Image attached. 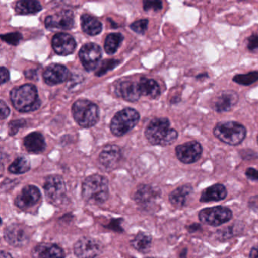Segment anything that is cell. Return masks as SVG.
I'll use <instances>...</instances> for the list:
<instances>
[{"label": "cell", "instance_id": "37", "mask_svg": "<svg viewBox=\"0 0 258 258\" xmlns=\"http://www.w3.org/2000/svg\"><path fill=\"white\" fill-rule=\"evenodd\" d=\"M247 48L250 52L258 49V34H251L247 40Z\"/></svg>", "mask_w": 258, "mask_h": 258}, {"label": "cell", "instance_id": "9", "mask_svg": "<svg viewBox=\"0 0 258 258\" xmlns=\"http://www.w3.org/2000/svg\"><path fill=\"white\" fill-rule=\"evenodd\" d=\"M202 151L203 149L200 143L192 140L176 146V155L178 159L183 164H193L200 159Z\"/></svg>", "mask_w": 258, "mask_h": 258}, {"label": "cell", "instance_id": "32", "mask_svg": "<svg viewBox=\"0 0 258 258\" xmlns=\"http://www.w3.org/2000/svg\"><path fill=\"white\" fill-rule=\"evenodd\" d=\"M120 63V61H118V60H105V61H102V64H100L99 69L96 71V76H102V75H105L107 72L112 70L116 66H118Z\"/></svg>", "mask_w": 258, "mask_h": 258}, {"label": "cell", "instance_id": "40", "mask_svg": "<svg viewBox=\"0 0 258 258\" xmlns=\"http://www.w3.org/2000/svg\"><path fill=\"white\" fill-rule=\"evenodd\" d=\"M0 73H1V84H5L10 80V72L5 67H1Z\"/></svg>", "mask_w": 258, "mask_h": 258}, {"label": "cell", "instance_id": "14", "mask_svg": "<svg viewBox=\"0 0 258 258\" xmlns=\"http://www.w3.org/2000/svg\"><path fill=\"white\" fill-rule=\"evenodd\" d=\"M41 193L38 188L34 185H27L18 195L15 203L21 209H28L32 208L40 201Z\"/></svg>", "mask_w": 258, "mask_h": 258}, {"label": "cell", "instance_id": "11", "mask_svg": "<svg viewBox=\"0 0 258 258\" xmlns=\"http://www.w3.org/2000/svg\"><path fill=\"white\" fill-rule=\"evenodd\" d=\"M6 241L15 247H22L28 244L30 239L29 232L26 227L18 223H13L4 230Z\"/></svg>", "mask_w": 258, "mask_h": 258}, {"label": "cell", "instance_id": "30", "mask_svg": "<svg viewBox=\"0 0 258 258\" xmlns=\"http://www.w3.org/2000/svg\"><path fill=\"white\" fill-rule=\"evenodd\" d=\"M31 169L29 160L25 156L19 157L9 167V171L15 174H22L26 173Z\"/></svg>", "mask_w": 258, "mask_h": 258}, {"label": "cell", "instance_id": "3", "mask_svg": "<svg viewBox=\"0 0 258 258\" xmlns=\"http://www.w3.org/2000/svg\"><path fill=\"white\" fill-rule=\"evenodd\" d=\"M108 191V179L101 175L88 176L83 183V198L90 204H102L106 202Z\"/></svg>", "mask_w": 258, "mask_h": 258}, {"label": "cell", "instance_id": "35", "mask_svg": "<svg viewBox=\"0 0 258 258\" xmlns=\"http://www.w3.org/2000/svg\"><path fill=\"white\" fill-rule=\"evenodd\" d=\"M145 11L153 10L155 12L162 10L163 4L161 1H144L143 2Z\"/></svg>", "mask_w": 258, "mask_h": 258}, {"label": "cell", "instance_id": "18", "mask_svg": "<svg viewBox=\"0 0 258 258\" xmlns=\"http://www.w3.org/2000/svg\"><path fill=\"white\" fill-rule=\"evenodd\" d=\"M69 76V72L67 68L58 64H51L43 74L45 83L50 86L64 82L67 81Z\"/></svg>", "mask_w": 258, "mask_h": 258}, {"label": "cell", "instance_id": "23", "mask_svg": "<svg viewBox=\"0 0 258 258\" xmlns=\"http://www.w3.org/2000/svg\"><path fill=\"white\" fill-rule=\"evenodd\" d=\"M24 145L25 149L34 154H40L44 152L46 149V142L44 137L40 133L34 132L28 134L24 139Z\"/></svg>", "mask_w": 258, "mask_h": 258}, {"label": "cell", "instance_id": "21", "mask_svg": "<svg viewBox=\"0 0 258 258\" xmlns=\"http://www.w3.org/2000/svg\"><path fill=\"white\" fill-rule=\"evenodd\" d=\"M117 93L125 100L136 102L142 96L139 84L132 81H123L117 87Z\"/></svg>", "mask_w": 258, "mask_h": 258}, {"label": "cell", "instance_id": "41", "mask_svg": "<svg viewBox=\"0 0 258 258\" xmlns=\"http://www.w3.org/2000/svg\"><path fill=\"white\" fill-rule=\"evenodd\" d=\"M120 220H114L111 221V224L108 225V228L117 231V232H121V226H120Z\"/></svg>", "mask_w": 258, "mask_h": 258}, {"label": "cell", "instance_id": "2", "mask_svg": "<svg viewBox=\"0 0 258 258\" xmlns=\"http://www.w3.org/2000/svg\"><path fill=\"white\" fill-rule=\"evenodd\" d=\"M10 98L15 108L22 113L36 111L41 105L37 88L32 84L15 87L10 93Z\"/></svg>", "mask_w": 258, "mask_h": 258}, {"label": "cell", "instance_id": "10", "mask_svg": "<svg viewBox=\"0 0 258 258\" xmlns=\"http://www.w3.org/2000/svg\"><path fill=\"white\" fill-rule=\"evenodd\" d=\"M75 25V16L71 10H62L59 13L48 16L45 20L47 29L70 30Z\"/></svg>", "mask_w": 258, "mask_h": 258}, {"label": "cell", "instance_id": "31", "mask_svg": "<svg viewBox=\"0 0 258 258\" xmlns=\"http://www.w3.org/2000/svg\"><path fill=\"white\" fill-rule=\"evenodd\" d=\"M232 81L241 86H250L258 81V71H253L247 74L237 75Z\"/></svg>", "mask_w": 258, "mask_h": 258}, {"label": "cell", "instance_id": "47", "mask_svg": "<svg viewBox=\"0 0 258 258\" xmlns=\"http://www.w3.org/2000/svg\"><path fill=\"white\" fill-rule=\"evenodd\" d=\"M0 258H13V256L8 252L3 250V251H1V253H0Z\"/></svg>", "mask_w": 258, "mask_h": 258}, {"label": "cell", "instance_id": "49", "mask_svg": "<svg viewBox=\"0 0 258 258\" xmlns=\"http://www.w3.org/2000/svg\"><path fill=\"white\" fill-rule=\"evenodd\" d=\"M256 141H257V143H258V135H257V137H256Z\"/></svg>", "mask_w": 258, "mask_h": 258}, {"label": "cell", "instance_id": "25", "mask_svg": "<svg viewBox=\"0 0 258 258\" xmlns=\"http://www.w3.org/2000/svg\"><path fill=\"white\" fill-rule=\"evenodd\" d=\"M142 95L150 99H155L161 95V88L159 84L153 79L143 78L138 83Z\"/></svg>", "mask_w": 258, "mask_h": 258}, {"label": "cell", "instance_id": "15", "mask_svg": "<svg viewBox=\"0 0 258 258\" xmlns=\"http://www.w3.org/2000/svg\"><path fill=\"white\" fill-rule=\"evenodd\" d=\"M160 196L159 191L149 185H142L134 195V200L137 205L144 209L152 208Z\"/></svg>", "mask_w": 258, "mask_h": 258}, {"label": "cell", "instance_id": "17", "mask_svg": "<svg viewBox=\"0 0 258 258\" xmlns=\"http://www.w3.org/2000/svg\"><path fill=\"white\" fill-rule=\"evenodd\" d=\"M238 99V93L234 90L222 92L213 102V109L218 113L227 112L236 105Z\"/></svg>", "mask_w": 258, "mask_h": 258}, {"label": "cell", "instance_id": "28", "mask_svg": "<svg viewBox=\"0 0 258 258\" xmlns=\"http://www.w3.org/2000/svg\"><path fill=\"white\" fill-rule=\"evenodd\" d=\"M133 247L140 252H147L152 244V237L149 234L139 232L131 241Z\"/></svg>", "mask_w": 258, "mask_h": 258}, {"label": "cell", "instance_id": "4", "mask_svg": "<svg viewBox=\"0 0 258 258\" xmlns=\"http://www.w3.org/2000/svg\"><path fill=\"white\" fill-rule=\"evenodd\" d=\"M213 133L220 141L230 146H238L245 139L247 129L238 122H220L214 126Z\"/></svg>", "mask_w": 258, "mask_h": 258}, {"label": "cell", "instance_id": "45", "mask_svg": "<svg viewBox=\"0 0 258 258\" xmlns=\"http://www.w3.org/2000/svg\"><path fill=\"white\" fill-rule=\"evenodd\" d=\"M250 258H258V247H254L250 252Z\"/></svg>", "mask_w": 258, "mask_h": 258}, {"label": "cell", "instance_id": "7", "mask_svg": "<svg viewBox=\"0 0 258 258\" xmlns=\"http://www.w3.org/2000/svg\"><path fill=\"white\" fill-rule=\"evenodd\" d=\"M232 217V211L229 208L223 206L205 208L199 213V220L202 223L211 226H218L227 223Z\"/></svg>", "mask_w": 258, "mask_h": 258}, {"label": "cell", "instance_id": "43", "mask_svg": "<svg viewBox=\"0 0 258 258\" xmlns=\"http://www.w3.org/2000/svg\"><path fill=\"white\" fill-rule=\"evenodd\" d=\"M187 229H188V232L193 233V232H197L199 229H201V226L199 223H193V224L189 225V226L187 227Z\"/></svg>", "mask_w": 258, "mask_h": 258}, {"label": "cell", "instance_id": "13", "mask_svg": "<svg viewBox=\"0 0 258 258\" xmlns=\"http://www.w3.org/2000/svg\"><path fill=\"white\" fill-rule=\"evenodd\" d=\"M74 250L78 257L94 258L101 253L102 245L93 238H83L77 241Z\"/></svg>", "mask_w": 258, "mask_h": 258}, {"label": "cell", "instance_id": "51", "mask_svg": "<svg viewBox=\"0 0 258 258\" xmlns=\"http://www.w3.org/2000/svg\"><path fill=\"white\" fill-rule=\"evenodd\" d=\"M132 258H134V257H132Z\"/></svg>", "mask_w": 258, "mask_h": 258}, {"label": "cell", "instance_id": "19", "mask_svg": "<svg viewBox=\"0 0 258 258\" xmlns=\"http://www.w3.org/2000/svg\"><path fill=\"white\" fill-rule=\"evenodd\" d=\"M121 158V151L118 146L108 145L104 148L99 155V161L104 167L112 168L120 161Z\"/></svg>", "mask_w": 258, "mask_h": 258}, {"label": "cell", "instance_id": "34", "mask_svg": "<svg viewBox=\"0 0 258 258\" xmlns=\"http://www.w3.org/2000/svg\"><path fill=\"white\" fill-rule=\"evenodd\" d=\"M148 24H149V21L147 19H141L134 22L131 25V28L137 34H144L147 30Z\"/></svg>", "mask_w": 258, "mask_h": 258}, {"label": "cell", "instance_id": "5", "mask_svg": "<svg viewBox=\"0 0 258 258\" xmlns=\"http://www.w3.org/2000/svg\"><path fill=\"white\" fill-rule=\"evenodd\" d=\"M72 114L75 121L82 127H91L99 121V108L87 99L76 101L72 106Z\"/></svg>", "mask_w": 258, "mask_h": 258}, {"label": "cell", "instance_id": "29", "mask_svg": "<svg viewBox=\"0 0 258 258\" xmlns=\"http://www.w3.org/2000/svg\"><path fill=\"white\" fill-rule=\"evenodd\" d=\"M123 37L119 33H112L107 36L105 39V50L108 55H113L117 52V49L121 45Z\"/></svg>", "mask_w": 258, "mask_h": 258}, {"label": "cell", "instance_id": "50", "mask_svg": "<svg viewBox=\"0 0 258 258\" xmlns=\"http://www.w3.org/2000/svg\"><path fill=\"white\" fill-rule=\"evenodd\" d=\"M147 258H154V257H147Z\"/></svg>", "mask_w": 258, "mask_h": 258}, {"label": "cell", "instance_id": "46", "mask_svg": "<svg viewBox=\"0 0 258 258\" xmlns=\"http://www.w3.org/2000/svg\"><path fill=\"white\" fill-rule=\"evenodd\" d=\"M208 78V74L205 72V73L199 74V75L196 77V79L197 80H205Z\"/></svg>", "mask_w": 258, "mask_h": 258}, {"label": "cell", "instance_id": "27", "mask_svg": "<svg viewBox=\"0 0 258 258\" xmlns=\"http://www.w3.org/2000/svg\"><path fill=\"white\" fill-rule=\"evenodd\" d=\"M42 10L40 2L35 0H22L16 4V11L19 15L35 14Z\"/></svg>", "mask_w": 258, "mask_h": 258}, {"label": "cell", "instance_id": "33", "mask_svg": "<svg viewBox=\"0 0 258 258\" xmlns=\"http://www.w3.org/2000/svg\"><path fill=\"white\" fill-rule=\"evenodd\" d=\"M1 38L9 44L16 46V45L19 44V42L22 40V35L20 33H10V34H4V35L1 36Z\"/></svg>", "mask_w": 258, "mask_h": 258}, {"label": "cell", "instance_id": "6", "mask_svg": "<svg viewBox=\"0 0 258 258\" xmlns=\"http://www.w3.org/2000/svg\"><path fill=\"white\" fill-rule=\"evenodd\" d=\"M140 114L131 108L119 111L111 120V131L114 135L121 137L132 131L140 120Z\"/></svg>", "mask_w": 258, "mask_h": 258}, {"label": "cell", "instance_id": "8", "mask_svg": "<svg viewBox=\"0 0 258 258\" xmlns=\"http://www.w3.org/2000/svg\"><path fill=\"white\" fill-rule=\"evenodd\" d=\"M102 56V49L96 43H87L81 47L79 52L81 63L88 72L95 70L98 67Z\"/></svg>", "mask_w": 258, "mask_h": 258}, {"label": "cell", "instance_id": "20", "mask_svg": "<svg viewBox=\"0 0 258 258\" xmlns=\"http://www.w3.org/2000/svg\"><path fill=\"white\" fill-rule=\"evenodd\" d=\"M34 256L40 258H64V250L59 246L51 243H43L34 250Z\"/></svg>", "mask_w": 258, "mask_h": 258}, {"label": "cell", "instance_id": "44", "mask_svg": "<svg viewBox=\"0 0 258 258\" xmlns=\"http://www.w3.org/2000/svg\"><path fill=\"white\" fill-rule=\"evenodd\" d=\"M25 75L27 78H31V79L34 80V78H37V74L36 73L35 71L29 70L28 72H25Z\"/></svg>", "mask_w": 258, "mask_h": 258}, {"label": "cell", "instance_id": "42", "mask_svg": "<svg viewBox=\"0 0 258 258\" xmlns=\"http://www.w3.org/2000/svg\"><path fill=\"white\" fill-rule=\"evenodd\" d=\"M248 205L250 208H257L258 209V196H253L249 199Z\"/></svg>", "mask_w": 258, "mask_h": 258}, {"label": "cell", "instance_id": "48", "mask_svg": "<svg viewBox=\"0 0 258 258\" xmlns=\"http://www.w3.org/2000/svg\"><path fill=\"white\" fill-rule=\"evenodd\" d=\"M175 100H176V97L173 98V99H172V102H173V103H175ZM180 101V99H177V100L176 101V103H178V102Z\"/></svg>", "mask_w": 258, "mask_h": 258}, {"label": "cell", "instance_id": "22", "mask_svg": "<svg viewBox=\"0 0 258 258\" xmlns=\"http://www.w3.org/2000/svg\"><path fill=\"white\" fill-rule=\"evenodd\" d=\"M227 196V190L223 184H215L205 188L202 192L200 202H219L223 200Z\"/></svg>", "mask_w": 258, "mask_h": 258}, {"label": "cell", "instance_id": "1", "mask_svg": "<svg viewBox=\"0 0 258 258\" xmlns=\"http://www.w3.org/2000/svg\"><path fill=\"white\" fill-rule=\"evenodd\" d=\"M145 134L148 141L153 146H170L178 138L177 131L170 128V120L166 117L151 120Z\"/></svg>", "mask_w": 258, "mask_h": 258}, {"label": "cell", "instance_id": "39", "mask_svg": "<svg viewBox=\"0 0 258 258\" xmlns=\"http://www.w3.org/2000/svg\"><path fill=\"white\" fill-rule=\"evenodd\" d=\"M246 176L250 180L258 181V170L254 168H247L245 172Z\"/></svg>", "mask_w": 258, "mask_h": 258}, {"label": "cell", "instance_id": "36", "mask_svg": "<svg viewBox=\"0 0 258 258\" xmlns=\"http://www.w3.org/2000/svg\"><path fill=\"white\" fill-rule=\"evenodd\" d=\"M26 124V121L24 120H13L10 122L9 124V132L11 136L15 135L17 134L18 131L20 128L24 127Z\"/></svg>", "mask_w": 258, "mask_h": 258}, {"label": "cell", "instance_id": "24", "mask_svg": "<svg viewBox=\"0 0 258 258\" xmlns=\"http://www.w3.org/2000/svg\"><path fill=\"white\" fill-rule=\"evenodd\" d=\"M192 186L189 184L182 185L170 193L169 196V200H170V203L176 208H182L185 206L188 196L192 193Z\"/></svg>", "mask_w": 258, "mask_h": 258}, {"label": "cell", "instance_id": "12", "mask_svg": "<svg viewBox=\"0 0 258 258\" xmlns=\"http://www.w3.org/2000/svg\"><path fill=\"white\" fill-rule=\"evenodd\" d=\"M44 191L46 197L52 202L61 201L66 192V186L61 176L52 175L45 181Z\"/></svg>", "mask_w": 258, "mask_h": 258}, {"label": "cell", "instance_id": "38", "mask_svg": "<svg viewBox=\"0 0 258 258\" xmlns=\"http://www.w3.org/2000/svg\"><path fill=\"white\" fill-rule=\"evenodd\" d=\"M0 109H1V120H4L10 115V110L4 101L0 102Z\"/></svg>", "mask_w": 258, "mask_h": 258}, {"label": "cell", "instance_id": "16", "mask_svg": "<svg viewBox=\"0 0 258 258\" xmlns=\"http://www.w3.org/2000/svg\"><path fill=\"white\" fill-rule=\"evenodd\" d=\"M52 47L58 55H69L73 53L76 49L75 38L66 33H58L52 38Z\"/></svg>", "mask_w": 258, "mask_h": 258}, {"label": "cell", "instance_id": "26", "mask_svg": "<svg viewBox=\"0 0 258 258\" xmlns=\"http://www.w3.org/2000/svg\"><path fill=\"white\" fill-rule=\"evenodd\" d=\"M81 22L83 30L88 35L96 36L102 31V23L93 16L87 14L83 15Z\"/></svg>", "mask_w": 258, "mask_h": 258}]
</instances>
